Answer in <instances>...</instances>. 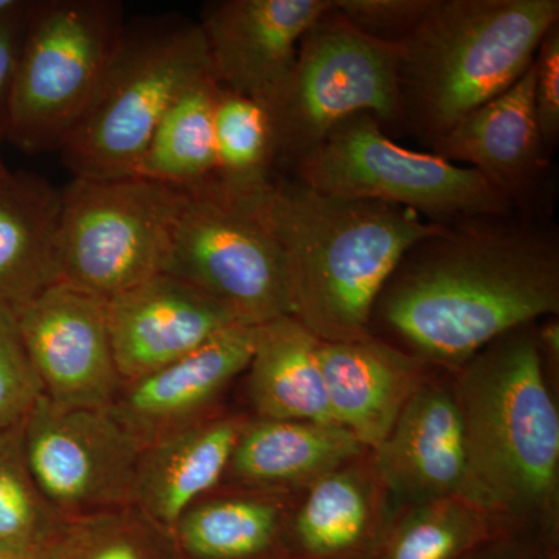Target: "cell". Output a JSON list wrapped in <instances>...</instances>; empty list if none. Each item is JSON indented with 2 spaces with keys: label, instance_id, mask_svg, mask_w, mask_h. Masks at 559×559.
<instances>
[{
  "label": "cell",
  "instance_id": "1",
  "mask_svg": "<svg viewBox=\"0 0 559 559\" xmlns=\"http://www.w3.org/2000/svg\"><path fill=\"white\" fill-rule=\"evenodd\" d=\"M559 312V234L551 218L481 216L412 246L382 288L381 326L412 356L463 366L489 344Z\"/></svg>",
  "mask_w": 559,
  "mask_h": 559
},
{
  "label": "cell",
  "instance_id": "2",
  "mask_svg": "<svg viewBox=\"0 0 559 559\" xmlns=\"http://www.w3.org/2000/svg\"><path fill=\"white\" fill-rule=\"evenodd\" d=\"M242 202L282 250L290 318L322 342L370 336L374 304L404 253L447 227L409 209L320 193L293 176Z\"/></svg>",
  "mask_w": 559,
  "mask_h": 559
},
{
  "label": "cell",
  "instance_id": "3",
  "mask_svg": "<svg viewBox=\"0 0 559 559\" xmlns=\"http://www.w3.org/2000/svg\"><path fill=\"white\" fill-rule=\"evenodd\" d=\"M558 0H432L400 46L401 131L430 148L532 68Z\"/></svg>",
  "mask_w": 559,
  "mask_h": 559
},
{
  "label": "cell",
  "instance_id": "4",
  "mask_svg": "<svg viewBox=\"0 0 559 559\" xmlns=\"http://www.w3.org/2000/svg\"><path fill=\"white\" fill-rule=\"evenodd\" d=\"M535 325L511 331L460 366L454 395L466 451L460 498L481 511L546 509L557 496L559 415Z\"/></svg>",
  "mask_w": 559,
  "mask_h": 559
},
{
  "label": "cell",
  "instance_id": "5",
  "mask_svg": "<svg viewBox=\"0 0 559 559\" xmlns=\"http://www.w3.org/2000/svg\"><path fill=\"white\" fill-rule=\"evenodd\" d=\"M210 73L198 21L180 14L128 21L94 100L62 142L72 178L134 176L173 103Z\"/></svg>",
  "mask_w": 559,
  "mask_h": 559
},
{
  "label": "cell",
  "instance_id": "6",
  "mask_svg": "<svg viewBox=\"0 0 559 559\" xmlns=\"http://www.w3.org/2000/svg\"><path fill=\"white\" fill-rule=\"evenodd\" d=\"M127 24L117 0H28L7 142L27 153L60 151L94 100Z\"/></svg>",
  "mask_w": 559,
  "mask_h": 559
},
{
  "label": "cell",
  "instance_id": "7",
  "mask_svg": "<svg viewBox=\"0 0 559 559\" xmlns=\"http://www.w3.org/2000/svg\"><path fill=\"white\" fill-rule=\"evenodd\" d=\"M288 176L331 197L409 209L439 226L518 215L479 173L399 145L370 114L341 121Z\"/></svg>",
  "mask_w": 559,
  "mask_h": 559
},
{
  "label": "cell",
  "instance_id": "8",
  "mask_svg": "<svg viewBox=\"0 0 559 559\" xmlns=\"http://www.w3.org/2000/svg\"><path fill=\"white\" fill-rule=\"evenodd\" d=\"M400 46L356 31L331 9L305 33L296 64L271 109L275 178L288 176L334 127L370 114L384 131H401Z\"/></svg>",
  "mask_w": 559,
  "mask_h": 559
},
{
  "label": "cell",
  "instance_id": "9",
  "mask_svg": "<svg viewBox=\"0 0 559 559\" xmlns=\"http://www.w3.org/2000/svg\"><path fill=\"white\" fill-rule=\"evenodd\" d=\"M183 191L140 178H72L62 190V282L110 299L164 272Z\"/></svg>",
  "mask_w": 559,
  "mask_h": 559
},
{
  "label": "cell",
  "instance_id": "10",
  "mask_svg": "<svg viewBox=\"0 0 559 559\" xmlns=\"http://www.w3.org/2000/svg\"><path fill=\"white\" fill-rule=\"evenodd\" d=\"M164 274L207 294L246 325L290 316L277 241L252 205L224 197L216 187L186 194Z\"/></svg>",
  "mask_w": 559,
  "mask_h": 559
},
{
  "label": "cell",
  "instance_id": "11",
  "mask_svg": "<svg viewBox=\"0 0 559 559\" xmlns=\"http://www.w3.org/2000/svg\"><path fill=\"white\" fill-rule=\"evenodd\" d=\"M28 468L61 520L132 506L143 447L108 409L62 407L40 396L24 419Z\"/></svg>",
  "mask_w": 559,
  "mask_h": 559
},
{
  "label": "cell",
  "instance_id": "12",
  "mask_svg": "<svg viewBox=\"0 0 559 559\" xmlns=\"http://www.w3.org/2000/svg\"><path fill=\"white\" fill-rule=\"evenodd\" d=\"M16 316L46 399L81 409L112 406L123 380L110 341L108 300L61 280Z\"/></svg>",
  "mask_w": 559,
  "mask_h": 559
},
{
  "label": "cell",
  "instance_id": "13",
  "mask_svg": "<svg viewBox=\"0 0 559 559\" xmlns=\"http://www.w3.org/2000/svg\"><path fill=\"white\" fill-rule=\"evenodd\" d=\"M533 92L535 62L509 91L463 117L432 153L479 173L518 215L550 218L554 154L540 138Z\"/></svg>",
  "mask_w": 559,
  "mask_h": 559
},
{
  "label": "cell",
  "instance_id": "14",
  "mask_svg": "<svg viewBox=\"0 0 559 559\" xmlns=\"http://www.w3.org/2000/svg\"><path fill=\"white\" fill-rule=\"evenodd\" d=\"M333 0H216L200 24L213 79L223 90L274 108L288 83L300 40Z\"/></svg>",
  "mask_w": 559,
  "mask_h": 559
},
{
  "label": "cell",
  "instance_id": "15",
  "mask_svg": "<svg viewBox=\"0 0 559 559\" xmlns=\"http://www.w3.org/2000/svg\"><path fill=\"white\" fill-rule=\"evenodd\" d=\"M110 341L123 382L175 362L235 325H246L207 294L157 274L108 299Z\"/></svg>",
  "mask_w": 559,
  "mask_h": 559
},
{
  "label": "cell",
  "instance_id": "16",
  "mask_svg": "<svg viewBox=\"0 0 559 559\" xmlns=\"http://www.w3.org/2000/svg\"><path fill=\"white\" fill-rule=\"evenodd\" d=\"M260 325H235L162 369L123 382L110 411L142 447L210 417L221 393L248 370Z\"/></svg>",
  "mask_w": 559,
  "mask_h": 559
},
{
  "label": "cell",
  "instance_id": "17",
  "mask_svg": "<svg viewBox=\"0 0 559 559\" xmlns=\"http://www.w3.org/2000/svg\"><path fill=\"white\" fill-rule=\"evenodd\" d=\"M331 417L362 447L378 448L417 390L426 360L380 337L320 342Z\"/></svg>",
  "mask_w": 559,
  "mask_h": 559
},
{
  "label": "cell",
  "instance_id": "18",
  "mask_svg": "<svg viewBox=\"0 0 559 559\" xmlns=\"http://www.w3.org/2000/svg\"><path fill=\"white\" fill-rule=\"evenodd\" d=\"M374 450L382 480L400 495L423 503L460 498L466 451L454 392L419 384Z\"/></svg>",
  "mask_w": 559,
  "mask_h": 559
},
{
  "label": "cell",
  "instance_id": "19",
  "mask_svg": "<svg viewBox=\"0 0 559 559\" xmlns=\"http://www.w3.org/2000/svg\"><path fill=\"white\" fill-rule=\"evenodd\" d=\"M245 425L240 417L210 415L143 447L131 507L171 533L183 513L226 476Z\"/></svg>",
  "mask_w": 559,
  "mask_h": 559
},
{
  "label": "cell",
  "instance_id": "20",
  "mask_svg": "<svg viewBox=\"0 0 559 559\" xmlns=\"http://www.w3.org/2000/svg\"><path fill=\"white\" fill-rule=\"evenodd\" d=\"M62 190L0 167V304L20 312L62 280Z\"/></svg>",
  "mask_w": 559,
  "mask_h": 559
},
{
  "label": "cell",
  "instance_id": "21",
  "mask_svg": "<svg viewBox=\"0 0 559 559\" xmlns=\"http://www.w3.org/2000/svg\"><path fill=\"white\" fill-rule=\"evenodd\" d=\"M360 450L356 437L337 425L259 418L246 421L227 473L241 487L272 491L312 484Z\"/></svg>",
  "mask_w": 559,
  "mask_h": 559
},
{
  "label": "cell",
  "instance_id": "22",
  "mask_svg": "<svg viewBox=\"0 0 559 559\" xmlns=\"http://www.w3.org/2000/svg\"><path fill=\"white\" fill-rule=\"evenodd\" d=\"M320 342L290 316L260 325L246 371L250 403L261 419L334 425L320 367Z\"/></svg>",
  "mask_w": 559,
  "mask_h": 559
},
{
  "label": "cell",
  "instance_id": "23",
  "mask_svg": "<svg viewBox=\"0 0 559 559\" xmlns=\"http://www.w3.org/2000/svg\"><path fill=\"white\" fill-rule=\"evenodd\" d=\"M216 94L212 73L191 84L157 124L134 176L183 193L216 187Z\"/></svg>",
  "mask_w": 559,
  "mask_h": 559
},
{
  "label": "cell",
  "instance_id": "24",
  "mask_svg": "<svg viewBox=\"0 0 559 559\" xmlns=\"http://www.w3.org/2000/svg\"><path fill=\"white\" fill-rule=\"evenodd\" d=\"M282 514L266 498L200 500L171 535L180 559H255L275 543Z\"/></svg>",
  "mask_w": 559,
  "mask_h": 559
},
{
  "label": "cell",
  "instance_id": "25",
  "mask_svg": "<svg viewBox=\"0 0 559 559\" xmlns=\"http://www.w3.org/2000/svg\"><path fill=\"white\" fill-rule=\"evenodd\" d=\"M215 153L216 189L235 201L259 198L275 180L274 127L270 110L218 84Z\"/></svg>",
  "mask_w": 559,
  "mask_h": 559
},
{
  "label": "cell",
  "instance_id": "26",
  "mask_svg": "<svg viewBox=\"0 0 559 559\" xmlns=\"http://www.w3.org/2000/svg\"><path fill=\"white\" fill-rule=\"evenodd\" d=\"M40 559H180L173 535L134 507L62 520Z\"/></svg>",
  "mask_w": 559,
  "mask_h": 559
},
{
  "label": "cell",
  "instance_id": "27",
  "mask_svg": "<svg viewBox=\"0 0 559 559\" xmlns=\"http://www.w3.org/2000/svg\"><path fill=\"white\" fill-rule=\"evenodd\" d=\"M373 498L355 471L336 469L312 481L296 518V535L305 550L333 555L352 549L367 533Z\"/></svg>",
  "mask_w": 559,
  "mask_h": 559
},
{
  "label": "cell",
  "instance_id": "28",
  "mask_svg": "<svg viewBox=\"0 0 559 559\" xmlns=\"http://www.w3.org/2000/svg\"><path fill=\"white\" fill-rule=\"evenodd\" d=\"M61 521L28 468L24 419L0 430V540L40 546Z\"/></svg>",
  "mask_w": 559,
  "mask_h": 559
},
{
  "label": "cell",
  "instance_id": "29",
  "mask_svg": "<svg viewBox=\"0 0 559 559\" xmlns=\"http://www.w3.org/2000/svg\"><path fill=\"white\" fill-rule=\"evenodd\" d=\"M481 513L457 496L423 503L401 528L390 559H452Z\"/></svg>",
  "mask_w": 559,
  "mask_h": 559
},
{
  "label": "cell",
  "instance_id": "30",
  "mask_svg": "<svg viewBox=\"0 0 559 559\" xmlns=\"http://www.w3.org/2000/svg\"><path fill=\"white\" fill-rule=\"evenodd\" d=\"M43 395L16 312L0 304V430L25 419Z\"/></svg>",
  "mask_w": 559,
  "mask_h": 559
},
{
  "label": "cell",
  "instance_id": "31",
  "mask_svg": "<svg viewBox=\"0 0 559 559\" xmlns=\"http://www.w3.org/2000/svg\"><path fill=\"white\" fill-rule=\"evenodd\" d=\"M432 0H333L334 10L356 31L401 46L428 13Z\"/></svg>",
  "mask_w": 559,
  "mask_h": 559
},
{
  "label": "cell",
  "instance_id": "32",
  "mask_svg": "<svg viewBox=\"0 0 559 559\" xmlns=\"http://www.w3.org/2000/svg\"><path fill=\"white\" fill-rule=\"evenodd\" d=\"M533 105L540 138L554 154L559 140V22L546 33L536 53Z\"/></svg>",
  "mask_w": 559,
  "mask_h": 559
},
{
  "label": "cell",
  "instance_id": "33",
  "mask_svg": "<svg viewBox=\"0 0 559 559\" xmlns=\"http://www.w3.org/2000/svg\"><path fill=\"white\" fill-rule=\"evenodd\" d=\"M27 7V0H17L13 9L0 14V153H2L3 142H7L11 83H13L14 68L20 55L22 35H24ZM2 165L5 164L0 154V167Z\"/></svg>",
  "mask_w": 559,
  "mask_h": 559
},
{
  "label": "cell",
  "instance_id": "34",
  "mask_svg": "<svg viewBox=\"0 0 559 559\" xmlns=\"http://www.w3.org/2000/svg\"><path fill=\"white\" fill-rule=\"evenodd\" d=\"M44 544V543H43ZM40 546L0 540V559H40Z\"/></svg>",
  "mask_w": 559,
  "mask_h": 559
},
{
  "label": "cell",
  "instance_id": "35",
  "mask_svg": "<svg viewBox=\"0 0 559 559\" xmlns=\"http://www.w3.org/2000/svg\"><path fill=\"white\" fill-rule=\"evenodd\" d=\"M17 0H0V14L5 13L10 9L16 5Z\"/></svg>",
  "mask_w": 559,
  "mask_h": 559
}]
</instances>
